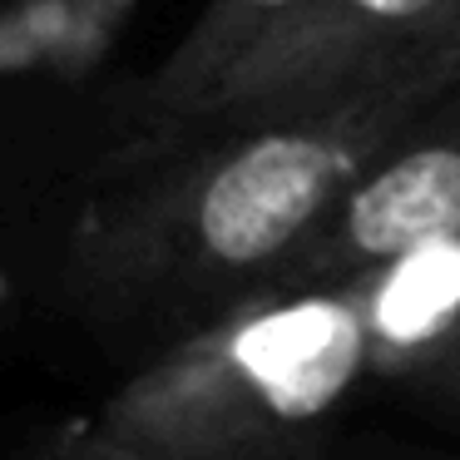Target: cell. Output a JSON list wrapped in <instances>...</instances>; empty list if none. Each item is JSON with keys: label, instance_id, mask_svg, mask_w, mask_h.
Listing matches in <instances>:
<instances>
[{"label": "cell", "instance_id": "cell-4", "mask_svg": "<svg viewBox=\"0 0 460 460\" xmlns=\"http://www.w3.org/2000/svg\"><path fill=\"white\" fill-rule=\"evenodd\" d=\"M446 100V94H440ZM436 100V104H440ZM430 104V110H436ZM406 134L332 203L268 292L347 288L460 233V100ZM262 292V297H268Z\"/></svg>", "mask_w": 460, "mask_h": 460}, {"label": "cell", "instance_id": "cell-1", "mask_svg": "<svg viewBox=\"0 0 460 460\" xmlns=\"http://www.w3.org/2000/svg\"><path fill=\"white\" fill-rule=\"evenodd\" d=\"M456 84L460 35L307 110L144 139L75 218L70 292L159 347L262 297L332 203Z\"/></svg>", "mask_w": 460, "mask_h": 460}, {"label": "cell", "instance_id": "cell-6", "mask_svg": "<svg viewBox=\"0 0 460 460\" xmlns=\"http://www.w3.org/2000/svg\"><path fill=\"white\" fill-rule=\"evenodd\" d=\"M307 0H208L199 21L183 31L173 55L154 70L149 90H144V119H149V139L173 134L208 104V94L223 84V75L262 40L282 21L302 11Z\"/></svg>", "mask_w": 460, "mask_h": 460}, {"label": "cell", "instance_id": "cell-7", "mask_svg": "<svg viewBox=\"0 0 460 460\" xmlns=\"http://www.w3.org/2000/svg\"><path fill=\"white\" fill-rule=\"evenodd\" d=\"M60 11L65 35L84 45H104V35H114V25L134 11V0H50Z\"/></svg>", "mask_w": 460, "mask_h": 460}, {"label": "cell", "instance_id": "cell-8", "mask_svg": "<svg viewBox=\"0 0 460 460\" xmlns=\"http://www.w3.org/2000/svg\"><path fill=\"white\" fill-rule=\"evenodd\" d=\"M60 460H139V456H129V450H119V446L94 436V450H75V456H60Z\"/></svg>", "mask_w": 460, "mask_h": 460}, {"label": "cell", "instance_id": "cell-3", "mask_svg": "<svg viewBox=\"0 0 460 460\" xmlns=\"http://www.w3.org/2000/svg\"><path fill=\"white\" fill-rule=\"evenodd\" d=\"M456 35L460 0H307L292 21L262 35L223 75L208 104L173 134L307 110ZM173 134H159V139H173Z\"/></svg>", "mask_w": 460, "mask_h": 460}, {"label": "cell", "instance_id": "cell-2", "mask_svg": "<svg viewBox=\"0 0 460 460\" xmlns=\"http://www.w3.org/2000/svg\"><path fill=\"white\" fill-rule=\"evenodd\" d=\"M367 386L357 282L268 292L159 347L104 401L94 436L139 460H327Z\"/></svg>", "mask_w": 460, "mask_h": 460}, {"label": "cell", "instance_id": "cell-5", "mask_svg": "<svg viewBox=\"0 0 460 460\" xmlns=\"http://www.w3.org/2000/svg\"><path fill=\"white\" fill-rule=\"evenodd\" d=\"M371 386L460 416V233L357 282Z\"/></svg>", "mask_w": 460, "mask_h": 460}]
</instances>
